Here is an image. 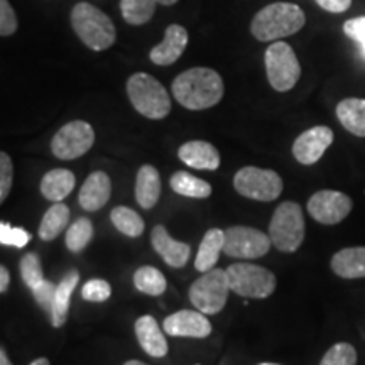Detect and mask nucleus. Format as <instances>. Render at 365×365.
Masks as SVG:
<instances>
[{
	"mask_svg": "<svg viewBox=\"0 0 365 365\" xmlns=\"http://www.w3.org/2000/svg\"><path fill=\"white\" fill-rule=\"evenodd\" d=\"M223 80L212 68H191L173 81V95L188 110H205L223 98Z\"/></svg>",
	"mask_w": 365,
	"mask_h": 365,
	"instance_id": "nucleus-1",
	"label": "nucleus"
},
{
	"mask_svg": "<svg viewBox=\"0 0 365 365\" xmlns=\"http://www.w3.org/2000/svg\"><path fill=\"white\" fill-rule=\"evenodd\" d=\"M307 16L299 6L289 2H276L255 14L250 33L259 41H277L293 36L304 27Z\"/></svg>",
	"mask_w": 365,
	"mask_h": 365,
	"instance_id": "nucleus-2",
	"label": "nucleus"
},
{
	"mask_svg": "<svg viewBox=\"0 0 365 365\" xmlns=\"http://www.w3.org/2000/svg\"><path fill=\"white\" fill-rule=\"evenodd\" d=\"M71 26L78 38L93 51H105L115 43V26L107 14L91 4L80 2L71 11Z\"/></svg>",
	"mask_w": 365,
	"mask_h": 365,
	"instance_id": "nucleus-3",
	"label": "nucleus"
},
{
	"mask_svg": "<svg viewBox=\"0 0 365 365\" xmlns=\"http://www.w3.org/2000/svg\"><path fill=\"white\" fill-rule=\"evenodd\" d=\"M127 95L140 115L159 120L171 112L170 93L154 76L135 73L127 81Z\"/></svg>",
	"mask_w": 365,
	"mask_h": 365,
	"instance_id": "nucleus-4",
	"label": "nucleus"
},
{
	"mask_svg": "<svg viewBox=\"0 0 365 365\" xmlns=\"http://www.w3.org/2000/svg\"><path fill=\"white\" fill-rule=\"evenodd\" d=\"M269 237L281 252H296L304 240V217L298 203L284 202L274 212Z\"/></svg>",
	"mask_w": 365,
	"mask_h": 365,
	"instance_id": "nucleus-5",
	"label": "nucleus"
},
{
	"mask_svg": "<svg viewBox=\"0 0 365 365\" xmlns=\"http://www.w3.org/2000/svg\"><path fill=\"white\" fill-rule=\"evenodd\" d=\"M230 291L244 298L264 299L276 289V276L266 267L255 264L237 262L227 269Z\"/></svg>",
	"mask_w": 365,
	"mask_h": 365,
	"instance_id": "nucleus-6",
	"label": "nucleus"
},
{
	"mask_svg": "<svg viewBox=\"0 0 365 365\" xmlns=\"http://www.w3.org/2000/svg\"><path fill=\"white\" fill-rule=\"evenodd\" d=\"M228 291H230V284H228L227 271L213 267L191 284L190 301L198 312L218 314L225 308Z\"/></svg>",
	"mask_w": 365,
	"mask_h": 365,
	"instance_id": "nucleus-7",
	"label": "nucleus"
},
{
	"mask_svg": "<svg viewBox=\"0 0 365 365\" xmlns=\"http://www.w3.org/2000/svg\"><path fill=\"white\" fill-rule=\"evenodd\" d=\"M267 80L276 91H289L294 88L301 76V66L298 58L289 44L277 41L267 48L266 56Z\"/></svg>",
	"mask_w": 365,
	"mask_h": 365,
	"instance_id": "nucleus-8",
	"label": "nucleus"
},
{
	"mask_svg": "<svg viewBox=\"0 0 365 365\" xmlns=\"http://www.w3.org/2000/svg\"><path fill=\"white\" fill-rule=\"evenodd\" d=\"M237 193L257 202H274L282 193V180L276 171L245 166L234 178Z\"/></svg>",
	"mask_w": 365,
	"mask_h": 365,
	"instance_id": "nucleus-9",
	"label": "nucleus"
},
{
	"mask_svg": "<svg viewBox=\"0 0 365 365\" xmlns=\"http://www.w3.org/2000/svg\"><path fill=\"white\" fill-rule=\"evenodd\" d=\"M95 143V132L88 122L75 120L63 125L51 140V150L58 159L73 161L88 153Z\"/></svg>",
	"mask_w": 365,
	"mask_h": 365,
	"instance_id": "nucleus-10",
	"label": "nucleus"
},
{
	"mask_svg": "<svg viewBox=\"0 0 365 365\" xmlns=\"http://www.w3.org/2000/svg\"><path fill=\"white\" fill-rule=\"evenodd\" d=\"M272 242L269 234L252 227H230L225 230L223 252L235 259H257L269 252Z\"/></svg>",
	"mask_w": 365,
	"mask_h": 365,
	"instance_id": "nucleus-11",
	"label": "nucleus"
},
{
	"mask_svg": "<svg viewBox=\"0 0 365 365\" xmlns=\"http://www.w3.org/2000/svg\"><path fill=\"white\" fill-rule=\"evenodd\" d=\"M352 200L345 193L335 190H322L314 193L308 202V212L314 220L323 225H336L352 212Z\"/></svg>",
	"mask_w": 365,
	"mask_h": 365,
	"instance_id": "nucleus-12",
	"label": "nucleus"
},
{
	"mask_svg": "<svg viewBox=\"0 0 365 365\" xmlns=\"http://www.w3.org/2000/svg\"><path fill=\"white\" fill-rule=\"evenodd\" d=\"M333 143V130L327 125H317L303 132L293 144V156L296 161L312 166L322 159L325 150Z\"/></svg>",
	"mask_w": 365,
	"mask_h": 365,
	"instance_id": "nucleus-13",
	"label": "nucleus"
},
{
	"mask_svg": "<svg viewBox=\"0 0 365 365\" xmlns=\"http://www.w3.org/2000/svg\"><path fill=\"white\" fill-rule=\"evenodd\" d=\"M164 331L170 336H186V339H207L212 333V323L198 309H181L164 319Z\"/></svg>",
	"mask_w": 365,
	"mask_h": 365,
	"instance_id": "nucleus-14",
	"label": "nucleus"
},
{
	"mask_svg": "<svg viewBox=\"0 0 365 365\" xmlns=\"http://www.w3.org/2000/svg\"><path fill=\"white\" fill-rule=\"evenodd\" d=\"M186 44H188V33L185 27L180 24L168 26L164 39L150 49V61L158 66H170L181 58Z\"/></svg>",
	"mask_w": 365,
	"mask_h": 365,
	"instance_id": "nucleus-15",
	"label": "nucleus"
},
{
	"mask_svg": "<svg viewBox=\"0 0 365 365\" xmlns=\"http://www.w3.org/2000/svg\"><path fill=\"white\" fill-rule=\"evenodd\" d=\"M150 242L156 252L161 255L163 261L171 267H182L188 262L191 255V247L185 242H178L170 235L166 227L156 225L150 234Z\"/></svg>",
	"mask_w": 365,
	"mask_h": 365,
	"instance_id": "nucleus-16",
	"label": "nucleus"
},
{
	"mask_svg": "<svg viewBox=\"0 0 365 365\" xmlns=\"http://www.w3.org/2000/svg\"><path fill=\"white\" fill-rule=\"evenodd\" d=\"M112 193V182L107 173L95 171L86 178V181L81 186L78 202L81 208L88 210V212H97L107 205L110 200Z\"/></svg>",
	"mask_w": 365,
	"mask_h": 365,
	"instance_id": "nucleus-17",
	"label": "nucleus"
},
{
	"mask_svg": "<svg viewBox=\"0 0 365 365\" xmlns=\"http://www.w3.org/2000/svg\"><path fill=\"white\" fill-rule=\"evenodd\" d=\"M178 156L186 166L195 168V170L215 171L220 166V154L217 148L205 140H190L182 144L178 150Z\"/></svg>",
	"mask_w": 365,
	"mask_h": 365,
	"instance_id": "nucleus-18",
	"label": "nucleus"
},
{
	"mask_svg": "<svg viewBox=\"0 0 365 365\" xmlns=\"http://www.w3.org/2000/svg\"><path fill=\"white\" fill-rule=\"evenodd\" d=\"M135 336L139 341L140 349L150 357L161 359L168 354V341L164 339V333L159 328L156 318L149 317H140L135 322Z\"/></svg>",
	"mask_w": 365,
	"mask_h": 365,
	"instance_id": "nucleus-19",
	"label": "nucleus"
},
{
	"mask_svg": "<svg viewBox=\"0 0 365 365\" xmlns=\"http://www.w3.org/2000/svg\"><path fill=\"white\" fill-rule=\"evenodd\" d=\"M161 196V178L154 166L144 164L137 173L135 181V200L140 207L149 210L156 207Z\"/></svg>",
	"mask_w": 365,
	"mask_h": 365,
	"instance_id": "nucleus-20",
	"label": "nucleus"
},
{
	"mask_svg": "<svg viewBox=\"0 0 365 365\" xmlns=\"http://www.w3.org/2000/svg\"><path fill=\"white\" fill-rule=\"evenodd\" d=\"M331 269L344 279L365 277V247H346L331 257Z\"/></svg>",
	"mask_w": 365,
	"mask_h": 365,
	"instance_id": "nucleus-21",
	"label": "nucleus"
},
{
	"mask_svg": "<svg viewBox=\"0 0 365 365\" xmlns=\"http://www.w3.org/2000/svg\"><path fill=\"white\" fill-rule=\"evenodd\" d=\"M225 245V232L220 228H212L205 234L202 244H200L198 254H196L195 267L200 272H208L215 267L220 257V252Z\"/></svg>",
	"mask_w": 365,
	"mask_h": 365,
	"instance_id": "nucleus-22",
	"label": "nucleus"
},
{
	"mask_svg": "<svg viewBox=\"0 0 365 365\" xmlns=\"http://www.w3.org/2000/svg\"><path fill=\"white\" fill-rule=\"evenodd\" d=\"M76 180L70 170H53L46 173L41 181V193L46 200L59 203L75 188Z\"/></svg>",
	"mask_w": 365,
	"mask_h": 365,
	"instance_id": "nucleus-23",
	"label": "nucleus"
},
{
	"mask_svg": "<svg viewBox=\"0 0 365 365\" xmlns=\"http://www.w3.org/2000/svg\"><path fill=\"white\" fill-rule=\"evenodd\" d=\"M336 117L350 134L365 137V100L345 98L336 105Z\"/></svg>",
	"mask_w": 365,
	"mask_h": 365,
	"instance_id": "nucleus-24",
	"label": "nucleus"
},
{
	"mask_svg": "<svg viewBox=\"0 0 365 365\" xmlns=\"http://www.w3.org/2000/svg\"><path fill=\"white\" fill-rule=\"evenodd\" d=\"M80 274L71 271L68 276L59 282L56 287V298H54V307L51 312V323L54 328H61L66 323L68 313H70V299L76 284H78Z\"/></svg>",
	"mask_w": 365,
	"mask_h": 365,
	"instance_id": "nucleus-25",
	"label": "nucleus"
},
{
	"mask_svg": "<svg viewBox=\"0 0 365 365\" xmlns=\"http://www.w3.org/2000/svg\"><path fill=\"white\" fill-rule=\"evenodd\" d=\"M70 222V208L63 203H56L44 213L43 222L39 225V239L44 242L54 240L65 230Z\"/></svg>",
	"mask_w": 365,
	"mask_h": 365,
	"instance_id": "nucleus-26",
	"label": "nucleus"
},
{
	"mask_svg": "<svg viewBox=\"0 0 365 365\" xmlns=\"http://www.w3.org/2000/svg\"><path fill=\"white\" fill-rule=\"evenodd\" d=\"M171 188L175 193L190 198H208L212 195V186L205 180H200L190 173L178 171L171 176Z\"/></svg>",
	"mask_w": 365,
	"mask_h": 365,
	"instance_id": "nucleus-27",
	"label": "nucleus"
},
{
	"mask_svg": "<svg viewBox=\"0 0 365 365\" xmlns=\"http://www.w3.org/2000/svg\"><path fill=\"white\" fill-rule=\"evenodd\" d=\"M134 286L140 293L149 296H161L166 291L168 282L164 274L156 267L144 266L137 269L134 274Z\"/></svg>",
	"mask_w": 365,
	"mask_h": 365,
	"instance_id": "nucleus-28",
	"label": "nucleus"
},
{
	"mask_svg": "<svg viewBox=\"0 0 365 365\" xmlns=\"http://www.w3.org/2000/svg\"><path fill=\"white\" fill-rule=\"evenodd\" d=\"M158 0H120L122 17L130 26H143L153 19Z\"/></svg>",
	"mask_w": 365,
	"mask_h": 365,
	"instance_id": "nucleus-29",
	"label": "nucleus"
},
{
	"mask_svg": "<svg viewBox=\"0 0 365 365\" xmlns=\"http://www.w3.org/2000/svg\"><path fill=\"white\" fill-rule=\"evenodd\" d=\"M112 223L118 232L127 237H139L144 232V222L134 210L127 207H115L110 213Z\"/></svg>",
	"mask_w": 365,
	"mask_h": 365,
	"instance_id": "nucleus-30",
	"label": "nucleus"
},
{
	"mask_svg": "<svg viewBox=\"0 0 365 365\" xmlns=\"http://www.w3.org/2000/svg\"><path fill=\"white\" fill-rule=\"evenodd\" d=\"M93 237V225L88 218H78L66 232V247L71 252H80L90 244Z\"/></svg>",
	"mask_w": 365,
	"mask_h": 365,
	"instance_id": "nucleus-31",
	"label": "nucleus"
},
{
	"mask_svg": "<svg viewBox=\"0 0 365 365\" xmlns=\"http://www.w3.org/2000/svg\"><path fill=\"white\" fill-rule=\"evenodd\" d=\"M21 276L24 279L26 286L29 289H34L36 286H39L44 281L43 266H41V259L36 252H27L22 255L21 259Z\"/></svg>",
	"mask_w": 365,
	"mask_h": 365,
	"instance_id": "nucleus-32",
	"label": "nucleus"
},
{
	"mask_svg": "<svg viewBox=\"0 0 365 365\" xmlns=\"http://www.w3.org/2000/svg\"><path fill=\"white\" fill-rule=\"evenodd\" d=\"M319 365H357V350L345 341L335 344L325 354Z\"/></svg>",
	"mask_w": 365,
	"mask_h": 365,
	"instance_id": "nucleus-33",
	"label": "nucleus"
},
{
	"mask_svg": "<svg viewBox=\"0 0 365 365\" xmlns=\"http://www.w3.org/2000/svg\"><path fill=\"white\" fill-rule=\"evenodd\" d=\"M31 240V234H27L24 228H16L9 223H0V244L11 245V247H24Z\"/></svg>",
	"mask_w": 365,
	"mask_h": 365,
	"instance_id": "nucleus-34",
	"label": "nucleus"
},
{
	"mask_svg": "<svg viewBox=\"0 0 365 365\" xmlns=\"http://www.w3.org/2000/svg\"><path fill=\"white\" fill-rule=\"evenodd\" d=\"M112 294V287L107 281L103 279H91L83 286V291H81V296L86 301H91V303H102V301H107Z\"/></svg>",
	"mask_w": 365,
	"mask_h": 365,
	"instance_id": "nucleus-35",
	"label": "nucleus"
},
{
	"mask_svg": "<svg viewBox=\"0 0 365 365\" xmlns=\"http://www.w3.org/2000/svg\"><path fill=\"white\" fill-rule=\"evenodd\" d=\"M56 287L51 281H43L39 286H36L33 291L34 299L38 301V304L44 309L46 313L51 314L54 307V298H56Z\"/></svg>",
	"mask_w": 365,
	"mask_h": 365,
	"instance_id": "nucleus-36",
	"label": "nucleus"
},
{
	"mask_svg": "<svg viewBox=\"0 0 365 365\" xmlns=\"http://www.w3.org/2000/svg\"><path fill=\"white\" fill-rule=\"evenodd\" d=\"M12 159L7 156V153H0V202H6L12 188Z\"/></svg>",
	"mask_w": 365,
	"mask_h": 365,
	"instance_id": "nucleus-37",
	"label": "nucleus"
},
{
	"mask_svg": "<svg viewBox=\"0 0 365 365\" xmlns=\"http://www.w3.org/2000/svg\"><path fill=\"white\" fill-rule=\"evenodd\" d=\"M17 31V16L9 0H0V34L4 38L12 36Z\"/></svg>",
	"mask_w": 365,
	"mask_h": 365,
	"instance_id": "nucleus-38",
	"label": "nucleus"
},
{
	"mask_svg": "<svg viewBox=\"0 0 365 365\" xmlns=\"http://www.w3.org/2000/svg\"><path fill=\"white\" fill-rule=\"evenodd\" d=\"M344 33L362 46L365 53V17H355L344 24Z\"/></svg>",
	"mask_w": 365,
	"mask_h": 365,
	"instance_id": "nucleus-39",
	"label": "nucleus"
},
{
	"mask_svg": "<svg viewBox=\"0 0 365 365\" xmlns=\"http://www.w3.org/2000/svg\"><path fill=\"white\" fill-rule=\"evenodd\" d=\"M317 4L322 9H325L327 12L341 14L349 11L350 6H352V0H317Z\"/></svg>",
	"mask_w": 365,
	"mask_h": 365,
	"instance_id": "nucleus-40",
	"label": "nucleus"
},
{
	"mask_svg": "<svg viewBox=\"0 0 365 365\" xmlns=\"http://www.w3.org/2000/svg\"><path fill=\"white\" fill-rule=\"evenodd\" d=\"M11 281V274H9L6 266H0V293H6Z\"/></svg>",
	"mask_w": 365,
	"mask_h": 365,
	"instance_id": "nucleus-41",
	"label": "nucleus"
},
{
	"mask_svg": "<svg viewBox=\"0 0 365 365\" xmlns=\"http://www.w3.org/2000/svg\"><path fill=\"white\" fill-rule=\"evenodd\" d=\"M0 365H12V362L7 357V352L4 349H0Z\"/></svg>",
	"mask_w": 365,
	"mask_h": 365,
	"instance_id": "nucleus-42",
	"label": "nucleus"
},
{
	"mask_svg": "<svg viewBox=\"0 0 365 365\" xmlns=\"http://www.w3.org/2000/svg\"><path fill=\"white\" fill-rule=\"evenodd\" d=\"M29 365H51V364H49V360H48V359L39 357V359H36L34 362H31Z\"/></svg>",
	"mask_w": 365,
	"mask_h": 365,
	"instance_id": "nucleus-43",
	"label": "nucleus"
},
{
	"mask_svg": "<svg viewBox=\"0 0 365 365\" xmlns=\"http://www.w3.org/2000/svg\"><path fill=\"white\" fill-rule=\"evenodd\" d=\"M178 0H158V4H163V6H173Z\"/></svg>",
	"mask_w": 365,
	"mask_h": 365,
	"instance_id": "nucleus-44",
	"label": "nucleus"
},
{
	"mask_svg": "<svg viewBox=\"0 0 365 365\" xmlns=\"http://www.w3.org/2000/svg\"><path fill=\"white\" fill-rule=\"evenodd\" d=\"M124 365H148V364L140 362V360H129V362H125Z\"/></svg>",
	"mask_w": 365,
	"mask_h": 365,
	"instance_id": "nucleus-45",
	"label": "nucleus"
},
{
	"mask_svg": "<svg viewBox=\"0 0 365 365\" xmlns=\"http://www.w3.org/2000/svg\"><path fill=\"white\" fill-rule=\"evenodd\" d=\"M259 365H279V364H269V362H266V364H259Z\"/></svg>",
	"mask_w": 365,
	"mask_h": 365,
	"instance_id": "nucleus-46",
	"label": "nucleus"
}]
</instances>
